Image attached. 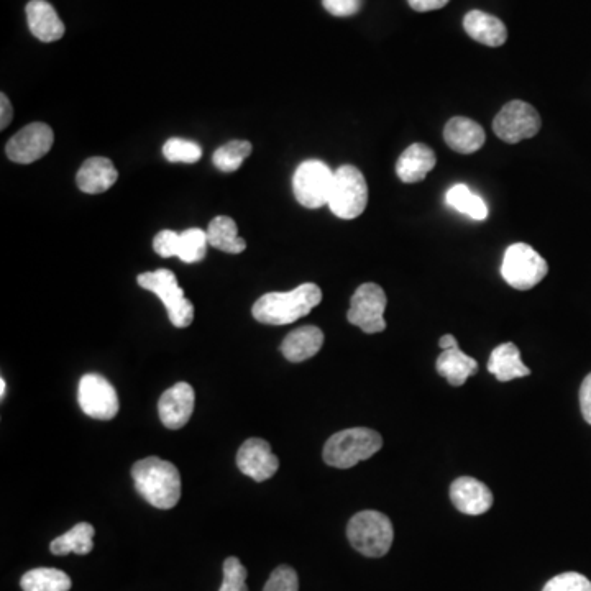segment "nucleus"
Returning <instances> with one entry per match:
<instances>
[{
  "instance_id": "obj_40",
  "label": "nucleus",
  "mask_w": 591,
  "mask_h": 591,
  "mask_svg": "<svg viewBox=\"0 0 591 591\" xmlns=\"http://www.w3.org/2000/svg\"><path fill=\"white\" fill-rule=\"evenodd\" d=\"M5 388H7V383H5L4 378H2V380H0V396H2V398L5 396Z\"/></svg>"
},
{
  "instance_id": "obj_32",
  "label": "nucleus",
  "mask_w": 591,
  "mask_h": 591,
  "mask_svg": "<svg viewBox=\"0 0 591 591\" xmlns=\"http://www.w3.org/2000/svg\"><path fill=\"white\" fill-rule=\"evenodd\" d=\"M542 591H591V582L577 572L560 573Z\"/></svg>"
},
{
  "instance_id": "obj_31",
  "label": "nucleus",
  "mask_w": 591,
  "mask_h": 591,
  "mask_svg": "<svg viewBox=\"0 0 591 591\" xmlns=\"http://www.w3.org/2000/svg\"><path fill=\"white\" fill-rule=\"evenodd\" d=\"M247 569L243 567L237 557H229L224 562V582L220 585L219 591H248Z\"/></svg>"
},
{
  "instance_id": "obj_4",
  "label": "nucleus",
  "mask_w": 591,
  "mask_h": 591,
  "mask_svg": "<svg viewBox=\"0 0 591 591\" xmlns=\"http://www.w3.org/2000/svg\"><path fill=\"white\" fill-rule=\"evenodd\" d=\"M347 537L357 552L378 559L388 554L393 546V524L380 511H360L350 519Z\"/></svg>"
},
{
  "instance_id": "obj_25",
  "label": "nucleus",
  "mask_w": 591,
  "mask_h": 591,
  "mask_svg": "<svg viewBox=\"0 0 591 591\" xmlns=\"http://www.w3.org/2000/svg\"><path fill=\"white\" fill-rule=\"evenodd\" d=\"M94 526L89 523H79L69 529L63 536L56 537L51 542V554L68 555L71 552L79 555H86L94 549Z\"/></svg>"
},
{
  "instance_id": "obj_8",
  "label": "nucleus",
  "mask_w": 591,
  "mask_h": 591,
  "mask_svg": "<svg viewBox=\"0 0 591 591\" xmlns=\"http://www.w3.org/2000/svg\"><path fill=\"white\" fill-rule=\"evenodd\" d=\"M335 171L321 160H307L298 166L293 176L294 196L301 206L319 209L329 204Z\"/></svg>"
},
{
  "instance_id": "obj_18",
  "label": "nucleus",
  "mask_w": 591,
  "mask_h": 591,
  "mask_svg": "<svg viewBox=\"0 0 591 591\" xmlns=\"http://www.w3.org/2000/svg\"><path fill=\"white\" fill-rule=\"evenodd\" d=\"M119 178L114 163L104 156H92L84 161L76 175L78 188L86 194H102L109 191Z\"/></svg>"
},
{
  "instance_id": "obj_1",
  "label": "nucleus",
  "mask_w": 591,
  "mask_h": 591,
  "mask_svg": "<svg viewBox=\"0 0 591 591\" xmlns=\"http://www.w3.org/2000/svg\"><path fill=\"white\" fill-rule=\"evenodd\" d=\"M321 301V288L304 283L288 293L265 294L253 304L252 314L266 326H288L307 316Z\"/></svg>"
},
{
  "instance_id": "obj_13",
  "label": "nucleus",
  "mask_w": 591,
  "mask_h": 591,
  "mask_svg": "<svg viewBox=\"0 0 591 591\" xmlns=\"http://www.w3.org/2000/svg\"><path fill=\"white\" fill-rule=\"evenodd\" d=\"M237 467L240 472L257 483L266 482L280 468V459L273 454L271 445L266 440L252 437L245 440L237 454Z\"/></svg>"
},
{
  "instance_id": "obj_23",
  "label": "nucleus",
  "mask_w": 591,
  "mask_h": 591,
  "mask_svg": "<svg viewBox=\"0 0 591 591\" xmlns=\"http://www.w3.org/2000/svg\"><path fill=\"white\" fill-rule=\"evenodd\" d=\"M437 372L452 386H462L470 376L478 372V362L468 357L459 347L442 350L436 363Z\"/></svg>"
},
{
  "instance_id": "obj_37",
  "label": "nucleus",
  "mask_w": 591,
  "mask_h": 591,
  "mask_svg": "<svg viewBox=\"0 0 591 591\" xmlns=\"http://www.w3.org/2000/svg\"><path fill=\"white\" fill-rule=\"evenodd\" d=\"M450 0H408L409 7L416 12H432L449 4Z\"/></svg>"
},
{
  "instance_id": "obj_17",
  "label": "nucleus",
  "mask_w": 591,
  "mask_h": 591,
  "mask_svg": "<svg viewBox=\"0 0 591 591\" xmlns=\"http://www.w3.org/2000/svg\"><path fill=\"white\" fill-rule=\"evenodd\" d=\"M445 143L460 155H472L485 145L482 125L467 117H454L445 125Z\"/></svg>"
},
{
  "instance_id": "obj_16",
  "label": "nucleus",
  "mask_w": 591,
  "mask_h": 591,
  "mask_svg": "<svg viewBox=\"0 0 591 591\" xmlns=\"http://www.w3.org/2000/svg\"><path fill=\"white\" fill-rule=\"evenodd\" d=\"M27 22L33 37L40 42H58L65 35V23L56 14L55 7L46 0H30L27 4Z\"/></svg>"
},
{
  "instance_id": "obj_30",
  "label": "nucleus",
  "mask_w": 591,
  "mask_h": 591,
  "mask_svg": "<svg viewBox=\"0 0 591 591\" xmlns=\"http://www.w3.org/2000/svg\"><path fill=\"white\" fill-rule=\"evenodd\" d=\"M163 155L171 163H196L201 160L202 148L196 142L184 138H170L163 145Z\"/></svg>"
},
{
  "instance_id": "obj_2",
  "label": "nucleus",
  "mask_w": 591,
  "mask_h": 591,
  "mask_svg": "<svg viewBox=\"0 0 591 591\" xmlns=\"http://www.w3.org/2000/svg\"><path fill=\"white\" fill-rule=\"evenodd\" d=\"M138 493L158 509L175 508L181 498V475L168 460L147 457L132 467Z\"/></svg>"
},
{
  "instance_id": "obj_12",
  "label": "nucleus",
  "mask_w": 591,
  "mask_h": 591,
  "mask_svg": "<svg viewBox=\"0 0 591 591\" xmlns=\"http://www.w3.org/2000/svg\"><path fill=\"white\" fill-rule=\"evenodd\" d=\"M53 142H55V133L50 125L33 122L10 138L5 147V153L14 163L30 165L50 152Z\"/></svg>"
},
{
  "instance_id": "obj_35",
  "label": "nucleus",
  "mask_w": 591,
  "mask_h": 591,
  "mask_svg": "<svg viewBox=\"0 0 591 591\" xmlns=\"http://www.w3.org/2000/svg\"><path fill=\"white\" fill-rule=\"evenodd\" d=\"M322 5L335 17H350L362 9L363 0H322Z\"/></svg>"
},
{
  "instance_id": "obj_27",
  "label": "nucleus",
  "mask_w": 591,
  "mask_h": 591,
  "mask_svg": "<svg viewBox=\"0 0 591 591\" xmlns=\"http://www.w3.org/2000/svg\"><path fill=\"white\" fill-rule=\"evenodd\" d=\"M23 591H69L73 582L68 573L58 569H33L20 580Z\"/></svg>"
},
{
  "instance_id": "obj_15",
  "label": "nucleus",
  "mask_w": 591,
  "mask_h": 591,
  "mask_svg": "<svg viewBox=\"0 0 591 591\" xmlns=\"http://www.w3.org/2000/svg\"><path fill=\"white\" fill-rule=\"evenodd\" d=\"M450 500L460 513L480 516L493 506L495 498L490 488L477 478L460 477L450 486Z\"/></svg>"
},
{
  "instance_id": "obj_28",
  "label": "nucleus",
  "mask_w": 591,
  "mask_h": 591,
  "mask_svg": "<svg viewBox=\"0 0 591 591\" xmlns=\"http://www.w3.org/2000/svg\"><path fill=\"white\" fill-rule=\"evenodd\" d=\"M252 150V143L245 142V140H234V142L225 143L222 147L217 148L216 153L212 156V161L220 171L232 173V171L239 170Z\"/></svg>"
},
{
  "instance_id": "obj_34",
  "label": "nucleus",
  "mask_w": 591,
  "mask_h": 591,
  "mask_svg": "<svg viewBox=\"0 0 591 591\" xmlns=\"http://www.w3.org/2000/svg\"><path fill=\"white\" fill-rule=\"evenodd\" d=\"M179 234L173 230H161L153 240L155 252L163 258L178 257Z\"/></svg>"
},
{
  "instance_id": "obj_10",
  "label": "nucleus",
  "mask_w": 591,
  "mask_h": 591,
  "mask_svg": "<svg viewBox=\"0 0 591 591\" xmlns=\"http://www.w3.org/2000/svg\"><path fill=\"white\" fill-rule=\"evenodd\" d=\"M386 294L381 286L365 283L355 291L347 319L365 334H380L386 329Z\"/></svg>"
},
{
  "instance_id": "obj_33",
  "label": "nucleus",
  "mask_w": 591,
  "mask_h": 591,
  "mask_svg": "<svg viewBox=\"0 0 591 591\" xmlns=\"http://www.w3.org/2000/svg\"><path fill=\"white\" fill-rule=\"evenodd\" d=\"M263 591H299L298 573L289 565H280L271 573Z\"/></svg>"
},
{
  "instance_id": "obj_20",
  "label": "nucleus",
  "mask_w": 591,
  "mask_h": 591,
  "mask_svg": "<svg viewBox=\"0 0 591 591\" xmlns=\"http://www.w3.org/2000/svg\"><path fill=\"white\" fill-rule=\"evenodd\" d=\"M463 28L468 33V37L491 48L504 45L508 40V30L504 27V23L498 17L485 14L482 10L468 12L463 19Z\"/></svg>"
},
{
  "instance_id": "obj_6",
  "label": "nucleus",
  "mask_w": 591,
  "mask_h": 591,
  "mask_svg": "<svg viewBox=\"0 0 591 591\" xmlns=\"http://www.w3.org/2000/svg\"><path fill=\"white\" fill-rule=\"evenodd\" d=\"M138 285L142 286L147 291H152L161 303L165 304L168 317L173 326L178 329L189 327L194 321V306L186 296L178 280H176L175 273L170 270L148 271L142 273L137 278Z\"/></svg>"
},
{
  "instance_id": "obj_26",
  "label": "nucleus",
  "mask_w": 591,
  "mask_h": 591,
  "mask_svg": "<svg viewBox=\"0 0 591 591\" xmlns=\"http://www.w3.org/2000/svg\"><path fill=\"white\" fill-rule=\"evenodd\" d=\"M447 206L455 211L462 212L465 216L472 217L473 220H485L488 217V207L486 202L478 194L473 193L467 184H455L445 194Z\"/></svg>"
},
{
  "instance_id": "obj_36",
  "label": "nucleus",
  "mask_w": 591,
  "mask_h": 591,
  "mask_svg": "<svg viewBox=\"0 0 591 591\" xmlns=\"http://www.w3.org/2000/svg\"><path fill=\"white\" fill-rule=\"evenodd\" d=\"M580 409H582L583 419L591 426V373L583 380L580 388Z\"/></svg>"
},
{
  "instance_id": "obj_39",
  "label": "nucleus",
  "mask_w": 591,
  "mask_h": 591,
  "mask_svg": "<svg viewBox=\"0 0 591 591\" xmlns=\"http://www.w3.org/2000/svg\"><path fill=\"white\" fill-rule=\"evenodd\" d=\"M439 347L442 350L454 349V347H459V342L454 335L447 334L439 340Z\"/></svg>"
},
{
  "instance_id": "obj_14",
  "label": "nucleus",
  "mask_w": 591,
  "mask_h": 591,
  "mask_svg": "<svg viewBox=\"0 0 591 591\" xmlns=\"http://www.w3.org/2000/svg\"><path fill=\"white\" fill-rule=\"evenodd\" d=\"M194 394L193 386L189 383H176L161 394L160 403H158V413H160L163 426L173 431H178L181 427L188 424L189 419L194 413Z\"/></svg>"
},
{
  "instance_id": "obj_19",
  "label": "nucleus",
  "mask_w": 591,
  "mask_h": 591,
  "mask_svg": "<svg viewBox=\"0 0 591 591\" xmlns=\"http://www.w3.org/2000/svg\"><path fill=\"white\" fill-rule=\"evenodd\" d=\"M437 163V156L432 148L424 143H413L404 150L396 163V175L406 184L421 183Z\"/></svg>"
},
{
  "instance_id": "obj_5",
  "label": "nucleus",
  "mask_w": 591,
  "mask_h": 591,
  "mask_svg": "<svg viewBox=\"0 0 591 591\" xmlns=\"http://www.w3.org/2000/svg\"><path fill=\"white\" fill-rule=\"evenodd\" d=\"M368 204V184L362 171L352 165L340 166L334 173L330 191V211L339 219L352 220L362 216Z\"/></svg>"
},
{
  "instance_id": "obj_9",
  "label": "nucleus",
  "mask_w": 591,
  "mask_h": 591,
  "mask_svg": "<svg viewBox=\"0 0 591 591\" xmlns=\"http://www.w3.org/2000/svg\"><path fill=\"white\" fill-rule=\"evenodd\" d=\"M541 125L539 112L524 101L508 102L493 120V130L498 138L511 145L536 137Z\"/></svg>"
},
{
  "instance_id": "obj_7",
  "label": "nucleus",
  "mask_w": 591,
  "mask_h": 591,
  "mask_svg": "<svg viewBox=\"0 0 591 591\" xmlns=\"http://www.w3.org/2000/svg\"><path fill=\"white\" fill-rule=\"evenodd\" d=\"M549 273V265L527 243H514L504 252L501 275L511 288L527 291L539 285Z\"/></svg>"
},
{
  "instance_id": "obj_21",
  "label": "nucleus",
  "mask_w": 591,
  "mask_h": 591,
  "mask_svg": "<svg viewBox=\"0 0 591 591\" xmlns=\"http://www.w3.org/2000/svg\"><path fill=\"white\" fill-rule=\"evenodd\" d=\"M324 345V332L316 326H304L286 335L281 352L286 360L301 363L314 357Z\"/></svg>"
},
{
  "instance_id": "obj_22",
  "label": "nucleus",
  "mask_w": 591,
  "mask_h": 591,
  "mask_svg": "<svg viewBox=\"0 0 591 591\" xmlns=\"http://www.w3.org/2000/svg\"><path fill=\"white\" fill-rule=\"evenodd\" d=\"M488 372L503 383L514 380V378H524V376L531 375V370L521 360V352L518 347L511 342L501 344L491 352Z\"/></svg>"
},
{
  "instance_id": "obj_11",
  "label": "nucleus",
  "mask_w": 591,
  "mask_h": 591,
  "mask_svg": "<svg viewBox=\"0 0 591 591\" xmlns=\"http://www.w3.org/2000/svg\"><path fill=\"white\" fill-rule=\"evenodd\" d=\"M78 403L86 416L99 421L114 419L120 408L114 386L97 373H88L79 381Z\"/></svg>"
},
{
  "instance_id": "obj_29",
  "label": "nucleus",
  "mask_w": 591,
  "mask_h": 591,
  "mask_svg": "<svg viewBox=\"0 0 591 591\" xmlns=\"http://www.w3.org/2000/svg\"><path fill=\"white\" fill-rule=\"evenodd\" d=\"M207 232L201 229H188L179 234L178 258L184 263H197L207 255Z\"/></svg>"
},
{
  "instance_id": "obj_38",
  "label": "nucleus",
  "mask_w": 591,
  "mask_h": 591,
  "mask_svg": "<svg viewBox=\"0 0 591 591\" xmlns=\"http://www.w3.org/2000/svg\"><path fill=\"white\" fill-rule=\"evenodd\" d=\"M0 109H2V112H0V129L4 130L9 127L12 117H14V109H12L9 97L5 96V94H0Z\"/></svg>"
},
{
  "instance_id": "obj_24",
  "label": "nucleus",
  "mask_w": 591,
  "mask_h": 591,
  "mask_svg": "<svg viewBox=\"0 0 591 591\" xmlns=\"http://www.w3.org/2000/svg\"><path fill=\"white\" fill-rule=\"evenodd\" d=\"M207 240L211 247L234 255L247 248V242L239 237V227L230 217L219 216L212 219L207 227Z\"/></svg>"
},
{
  "instance_id": "obj_3",
  "label": "nucleus",
  "mask_w": 591,
  "mask_h": 591,
  "mask_svg": "<svg viewBox=\"0 0 591 591\" xmlns=\"http://www.w3.org/2000/svg\"><path fill=\"white\" fill-rule=\"evenodd\" d=\"M383 439L367 427H353L337 432L324 445V462L330 467L352 468L380 452Z\"/></svg>"
}]
</instances>
